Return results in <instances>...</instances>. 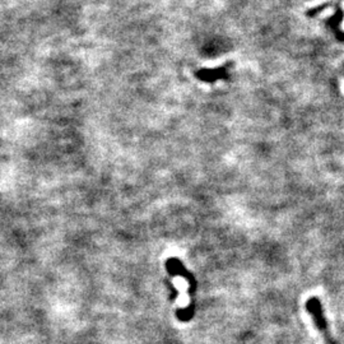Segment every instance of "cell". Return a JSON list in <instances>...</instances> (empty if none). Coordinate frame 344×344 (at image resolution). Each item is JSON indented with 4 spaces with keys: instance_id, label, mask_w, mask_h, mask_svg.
Segmentation results:
<instances>
[{
    "instance_id": "6da1fadb",
    "label": "cell",
    "mask_w": 344,
    "mask_h": 344,
    "mask_svg": "<svg viewBox=\"0 0 344 344\" xmlns=\"http://www.w3.org/2000/svg\"><path fill=\"white\" fill-rule=\"evenodd\" d=\"M166 269H167V272L172 277L174 276L182 277V278L186 281L187 287H189V298H190L189 305H187L185 309H179V310L176 311V318L179 319L180 321L186 323V321H189L190 319L194 316V313H195L194 294H195V288H197V281H195L194 276H193V274L190 273L186 268H185V265L182 264V261L180 260L179 257H175V256L168 257L167 261H166Z\"/></svg>"
},
{
    "instance_id": "7a4b0ae2",
    "label": "cell",
    "mask_w": 344,
    "mask_h": 344,
    "mask_svg": "<svg viewBox=\"0 0 344 344\" xmlns=\"http://www.w3.org/2000/svg\"><path fill=\"white\" fill-rule=\"evenodd\" d=\"M306 310H308L309 315L311 316V320H313L315 328L318 329L324 344H336V341L331 336L330 330H329L328 321H326L325 315H324L323 305H321L320 299L318 297L309 298V301L306 302Z\"/></svg>"
}]
</instances>
